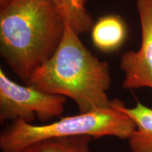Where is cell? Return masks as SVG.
<instances>
[{"instance_id": "8992f818", "label": "cell", "mask_w": 152, "mask_h": 152, "mask_svg": "<svg viewBox=\"0 0 152 152\" xmlns=\"http://www.w3.org/2000/svg\"><path fill=\"white\" fill-rule=\"evenodd\" d=\"M111 103L128 115L136 125L135 130L128 139L132 152H152V109L140 102L133 108H127L118 99H112Z\"/></svg>"}, {"instance_id": "52a82bcc", "label": "cell", "mask_w": 152, "mask_h": 152, "mask_svg": "<svg viewBox=\"0 0 152 152\" xmlns=\"http://www.w3.org/2000/svg\"><path fill=\"white\" fill-rule=\"evenodd\" d=\"M128 37V27L121 16L108 15L100 18L92 28L94 46L103 52L118 50Z\"/></svg>"}, {"instance_id": "6da1fadb", "label": "cell", "mask_w": 152, "mask_h": 152, "mask_svg": "<svg viewBox=\"0 0 152 152\" xmlns=\"http://www.w3.org/2000/svg\"><path fill=\"white\" fill-rule=\"evenodd\" d=\"M64 30L53 0H14L0 7V54L27 85L56 52Z\"/></svg>"}, {"instance_id": "5b68a950", "label": "cell", "mask_w": 152, "mask_h": 152, "mask_svg": "<svg viewBox=\"0 0 152 152\" xmlns=\"http://www.w3.org/2000/svg\"><path fill=\"white\" fill-rule=\"evenodd\" d=\"M136 6L141 25V45L138 51H129L121 56L122 87L129 90L142 87L152 90V0H137Z\"/></svg>"}, {"instance_id": "7a4b0ae2", "label": "cell", "mask_w": 152, "mask_h": 152, "mask_svg": "<svg viewBox=\"0 0 152 152\" xmlns=\"http://www.w3.org/2000/svg\"><path fill=\"white\" fill-rule=\"evenodd\" d=\"M27 85L71 99L80 113L111 106L107 93L111 85L109 64L94 56L66 22L56 52L34 71Z\"/></svg>"}, {"instance_id": "9c48e42d", "label": "cell", "mask_w": 152, "mask_h": 152, "mask_svg": "<svg viewBox=\"0 0 152 152\" xmlns=\"http://www.w3.org/2000/svg\"><path fill=\"white\" fill-rule=\"evenodd\" d=\"M90 136L49 139L31 144L23 152H92Z\"/></svg>"}, {"instance_id": "30bf717a", "label": "cell", "mask_w": 152, "mask_h": 152, "mask_svg": "<svg viewBox=\"0 0 152 152\" xmlns=\"http://www.w3.org/2000/svg\"><path fill=\"white\" fill-rule=\"evenodd\" d=\"M12 1H14V0H0V7L7 4L11 2Z\"/></svg>"}, {"instance_id": "ba28073f", "label": "cell", "mask_w": 152, "mask_h": 152, "mask_svg": "<svg viewBox=\"0 0 152 152\" xmlns=\"http://www.w3.org/2000/svg\"><path fill=\"white\" fill-rule=\"evenodd\" d=\"M64 21L80 35L90 31L94 20L85 8L87 0H53Z\"/></svg>"}, {"instance_id": "3957f363", "label": "cell", "mask_w": 152, "mask_h": 152, "mask_svg": "<svg viewBox=\"0 0 152 152\" xmlns=\"http://www.w3.org/2000/svg\"><path fill=\"white\" fill-rule=\"evenodd\" d=\"M135 129L132 120L111 101L108 108L62 117L48 124L12 121L0 134V149L1 152H23L31 144L42 140L75 136H90L94 140L111 136L128 140Z\"/></svg>"}, {"instance_id": "277c9868", "label": "cell", "mask_w": 152, "mask_h": 152, "mask_svg": "<svg viewBox=\"0 0 152 152\" xmlns=\"http://www.w3.org/2000/svg\"><path fill=\"white\" fill-rule=\"evenodd\" d=\"M66 96L14 82L0 68V123L20 120L32 123L35 118L46 123L61 115Z\"/></svg>"}]
</instances>
